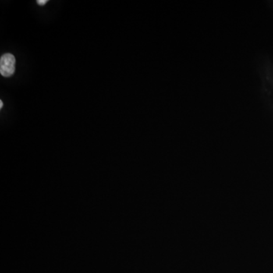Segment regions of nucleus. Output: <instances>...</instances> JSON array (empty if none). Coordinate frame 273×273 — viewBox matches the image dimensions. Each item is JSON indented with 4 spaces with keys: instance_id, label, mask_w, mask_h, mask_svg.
Segmentation results:
<instances>
[{
    "instance_id": "nucleus-1",
    "label": "nucleus",
    "mask_w": 273,
    "mask_h": 273,
    "mask_svg": "<svg viewBox=\"0 0 273 273\" xmlns=\"http://www.w3.org/2000/svg\"><path fill=\"white\" fill-rule=\"evenodd\" d=\"M15 56L11 54H5L0 58V73L5 78L12 76L15 72Z\"/></svg>"
},
{
    "instance_id": "nucleus-2",
    "label": "nucleus",
    "mask_w": 273,
    "mask_h": 273,
    "mask_svg": "<svg viewBox=\"0 0 273 273\" xmlns=\"http://www.w3.org/2000/svg\"><path fill=\"white\" fill-rule=\"evenodd\" d=\"M47 2H48L47 0H38V1H37V4H38L39 5H46Z\"/></svg>"
},
{
    "instance_id": "nucleus-3",
    "label": "nucleus",
    "mask_w": 273,
    "mask_h": 273,
    "mask_svg": "<svg viewBox=\"0 0 273 273\" xmlns=\"http://www.w3.org/2000/svg\"><path fill=\"white\" fill-rule=\"evenodd\" d=\"M3 107V103H2V100H0V109H2Z\"/></svg>"
}]
</instances>
